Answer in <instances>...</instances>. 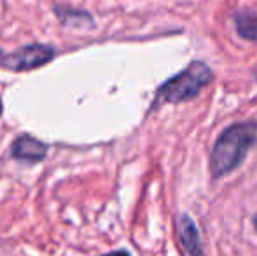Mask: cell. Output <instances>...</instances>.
<instances>
[{"instance_id": "6da1fadb", "label": "cell", "mask_w": 257, "mask_h": 256, "mask_svg": "<svg viewBox=\"0 0 257 256\" xmlns=\"http://www.w3.org/2000/svg\"><path fill=\"white\" fill-rule=\"evenodd\" d=\"M257 140V125L252 121L227 127L215 140L210 156V170L213 178H222L243 161L247 151Z\"/></svg>"}, {"instance_id": "7a4b0ae2", "label": "cell", "mask_w": 257, "mask_h": 256, "mask_svg": "<svg viewBox=\"0 0 257 256\" xmlns=\"http://www.w3.org/2000/svg\"><path fill=\"white\" fill-rule=\"evenodd\" d=\"M213 79L212 68L205 62L194 60L179 72L177 75L165 81L156 92V102H168V104H180L193 100L200 95V92L208 86Z\"/></svg>"}, {"instance_id": "3957f363", "label": "cell", "mask_w": 257, "mask_h": 256, "mask_svg": "<svg viewBox=\"0 0 257 256\" xmlns=\"http://www.w3.org/2000/svg\"><path fill=\"white\" fill-rule=\"evenodd\" d=\"M54 58V49L46 44H28L18 51L6 55L0 51V65L11 70H32L41 65H46Z\"/></svg>"}, {"instance_id": "277c9868", "label": "cell", "mask_w": 257, "mask_h": 256, "mask_svg": "<svg viewBox=\"0 0 257 256\" xmlns=\"http://www.w3.org/2000/svg\"><path fill=\"white\" fill-rule=\"evenodd\" d=\"M48 154V146L30 135H21L13 144V156L18 160L41 161Z\"/></svg>"}, {"instance_id": "5b68a950", "label": "cell", "mask_w": 257, "mask_h": 256, "mask_svg": "<svg viewBox=\"0 0 257 256\" xmlns=\"http://www.w3.org/2000/svg\"><path fill=\"white\" fill-rule=\"evenodd\" d=\"M179 237L182 242L184 249L189 253V256H205L203 246H201L200 232H198L196 223L191 219V216L184 214L179 219Z\"/></svg>"}, {"instance_id": "8992f818", "label": "cell", "mask_w": 257, "mask_h": 256, "mask_svg": "<svg viewBox=\"0 0 257 256\" xmlns=\"http://www.w3.org/2000/svg\"><path fill=\"white\" fill-rule=\"evenodd\" d=\"M234 27L241 39L257 42V11L243 9L234 14Z\"/></svg>"}, {"instance_id": "52a82bcc", "label": "cell", "mask_w": 257, "mask_h": 256, "mask_svg": "<svg viewBox=\"0 0 257 256\" xmlns=\"http://www.w3.org/2000/svg\"><path fill=\"white\" fill-rule=\"evenodd\" d=\"M102 256H130L126 251H112V253H107V254H102Z\"/></svg>"}, {"instance_id": "ba28073f", "label": "cell", "mask_w": 257, "mask_h": 256, "mask_svg": "<svg viewBox=\"0 0 257 256\" xmlns=\"http://www.w3.org/2000/svg\"><path fill=\"white\" fill-rule=\"evenodd\" d=\"M252 223H254V228H255V232H257V214L252 218Z\"/></svg>"}, {"instance_id": "9c48e42d", "label": "cell", "mask_w": 257, "mask_h": 256, "mask_svg": "<svg viewBox=\"0 0 257 256\" xmlns=\"http://www.w3.org/2000/svg\"><path fill=\"white\" fill-rule=\"evenodd\" d=\"M0 114H2V102H0Z\"/></svg>"}]
</instances>
